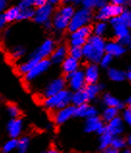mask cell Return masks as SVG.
I'll return each instance as SVG.
<instances>
[{"label":"cell","instance_id":"obj_19","mask_svg":"<svg viewBox=\"0 0 131 153\" xmlns=\"http://www.w3.org/2000/svg\"><path fill=\"white\" fill-rule=\"evenodd\" d=\"M40 59L36 58V57H34L32 55L29 56V58L24 61L23 63L19 64V65H17V68H16V71L19 72V74H21V75H25L26 73H28L31 69L36 65L39 62H40Z\"/></svg>","mask_w":131,"mask_h":153},{"label":"cell","instance_id":"obj_29","mask_svg":"<svg viewBox=\"0 0 131 153\" xmlns=\"http://www.w3.org/2000/svg\"><path fill=\"white\" fill-rule=\"evenodd\" d=\"M108 30V24L106 23V21H101L98 20V22L93 26V33L98 36L103 37L106 34Z\"/></svg>","mask_w":131,"mask_h":153},{"label":"cell","instance_id":"obj_53","mask_svg":"<svg viewBox=\"0 0 131 153\" xmlns=\"http://www.w3.org/2000/svg\"><path fill=\"white\" fill-rule=\"evenodd\" d=\"M125 103H126V105H127V107L131 108V94L127 97V99H126V102Z\"/></svg>","mask_w":131,"mask_h":153},{"label":"cell","instance_id":"obj_9","mask_svg":"<svg viewBox=\"0 0 131 153\" xmlns=\"http://www.w3.org/2000/svg\"><path fill=\"white\" fill-rule=\"evenodd\" d=\"M50 59H42L39 62L35 67L30 71L28 73H26L24 75V80L28 83H31L35 81L38 77L42 76L43 73H45L49 69L51 65Z\"/></svg>","mask_w":131,"mask_h":153},{"label":"cell","instance_id":"obj_31","mask_svg":"<svg viewBox=\"0 0 131 153\" xmlns=\"http://www.w3.org/2000/svg\"><path fill=\"white\" fill-rule=\"evenodd\" d=\"M17 143H19V139L11 138L9 141H7L2 146V152L4 153H10L17 149Z\"/></svg>","mask_w":131,"mask_h":153},{"label":"cell","instance_id":"obj_16","mask_svg":"<svg viewBox=\"0 0 131 153\" xmlns=\"http://www.w3.org/2000/svg\"><path fill=\"white\" fill-rule=\"evenodd\" d=\"M85 78L87 84H93V83H98L99 78V68L98 64L89 63L85 67L84 69Z\"/></svg>","mask_w":131,"mask_h":153},{"label":"cell","instance_id":"obj_24","mask_svg":"<svg viewBox=\"0 0 131 153\" xmlns=\"http://www.w3.org/2000/svg\"><path fill=\"white\" fill-rule=\"evenodd\" d=\"M19 13H20V8L19 6H13L6 9L3 12V16L6 19L7 22H13V21L19 20Z\"/></svg>","mask_w":131,"mask_h":153},{"label":"cell","instance_id":"obj_43","mask_svg":"<svg viewBox=\"0 0 131 153\" xmlns=\"http://www.w3.org/2000/svg\"><path fill=\"white\" fill-rule=\"evenodd\" d=\"M95 116H98V109L95 108V106H92V105H89V109H88V113H87V117H95Z\"/></svg>","mask_w":131,"mask_h":153},{"label":"cell","instance_id":"obj_45","mask_svg":"<svg viewBox=\"0 0 131 153\" xmlns=\"http://www.w3.org/2000/svg\"><path fill=\"white\" fill-rule=\"evenodd\" d=\"M33 3H34V6L37 8V7L45 5L46 3H48V0H33Z\"/></svg>","mask_w":131,"mask_h":153},{"label":"cell","instance_id":"obj_14","mask_svg":"<svg viewBox=\"0 0 131 153\" xmlns=\"http://www.w3.org/2000/svg\"><path fill=\"white\" fill-rule=\"evenodd\" d=\"M126 51L125 45H123L118 40L109 41L105 45V53L112 55L113 57H121L123 56Z\"/></svg>","mask_w":131,"mask_h":153},{"label":"cell","instance_id":"obj_32","mask_svg":"<svg viewBox=\"0 0 131 153\" xmlns=\"http://www.w3.org/2000/svg\"><path fill=\"white\" fill-rule=\"evenodd\" d=\"M30 145V138L27 136H22L19 139L17 143V151L19 153H25L28 150V147Z\"/></svg>","mask_w":131,"mask_h":153},{"label":"cell","instance_id":"obj_5","mask_svg":"<svg viewBox=\"0 0 131 153\" xmlns=\"http://www.w3.org/2000/svg\"><path fill=\"white\" fill-rule=\"evenodd\" d=\"M93 11L89 10L86 8H80L75 11L73 16L71 17V22H69L68 31L69 33L76 31L77 29H79L85 25H88L92 20H93Z\"/></svg>","mask_w":131,"mask_h":153},{"label":"cell","instance_id":"obj_48","mask_svg":"<svg viewBox=\"0 0 131 153\" xmlns=\"http://www.w3.org/2000/svg\"><path fill=\"white\" fill-rule=\"evenodd\" d=\"M107 4V0H97V10L102 8Z\"/></svg>","mask_w":131,"mask_h":153},{"label":"cell","instance_id":"obj_41","mask_svg":"<svg viewBox=\"0 0 131 153\" xmlns=\"http://www.w3.org/2000/svg\"><path fill=\"white\" fill-rule=\"evenodd\" d=\"M81 5L83 8L89 9V10H95L97 9V0H83Z\"/></svg>","mask_w":131,"mask_h":153},{"label":"cell","instance_id":"obj_55","mask_svg":"<svg viewBox=\"0 0 131 153\" xmlns=\"http://www.w3.org/2000/svg\"><path fill=\"white\" fill-rule=\"evenodd\" d=\"M126 141H127V145H129L131 146V134L127 137V140H126Z\"/></svg>","mask_w":131,"mask_h":153},{"label":"cell","instance_id":"obj_7","mask_svg":"<svg viewBox=\"0 0 131 153\" xmlns=\"http://www.w3.org/2000/svg\"><path fill=\"white\" fill-rule=\"evenodd\" d=\"M66 80H67L68 89L71 91L84 89L87 85L84 71H80V69L71 73L66 74Z\"/></svg>","mask_w":131,"mask_h":153},{"label":"cell","instance_id":"obj_1","mask_svg":"<svg viewBox=\"0 0 131 153\" xmlns=\"http://www.w3.org/2000/svg\"><path fill=\"white\" fill-rule=\"evenodd\" d=\"M106 42L101 36L93 34L83 46L84 58L88 63L99 64L102 56L105 54Z\"/></svg>","mask_w":131,"mask_h":153},{"label":"cell","instance_id":"obj_8","mask_svg":"<svg viewBox=\"0 0 131 153\" xmlns=\"http://www.w3.org/2000/svg\"><path fill=\"white\" fill-rule=\"evenodd\" d=\"M66 86H67L66 77L65 78L64 77H56L54 79H52L49 83H47L45 88H43L42 94V99L60 93L61 91L66 89Z\"/></svg>","mask_w":131,"mask_h":153},{"label":"cell","instance_id":"obj_33","mask_svg":"<svg viewBox=\"0 0 131 153\" xmlns=\"http://www.w3.org/2000/svg\"><path fill=\"white\" fill-rule=\"evenodd\" d=\"M126 143H127V141L124 140V138H121L120 136H114L112 140V143H111V146L113 147L117 148L118 150H124L125 146H126Z\"/></svg>","mask_w":131,"mask_h":153},{"label":"cell","instance_id":"obj_15","mask_svg":"<svg viewBox=\"0 0 131 153\" xmlns=\"http://www.w3.org/2000/svg\"><path fill=\"white\" fill-rule=\"evenodd\" d=\"M106 127L108 132H110L113 136H120L124 131V121L123 117H120L118 116L114 120L107 122Z\"/></svg>","mask_w":131,"mask_h":153},{"label":"cell","instance_id":"obj_3","mask_svg":"<svg viewBox=\"0 0 131 153\" xmlns=\"http://www.w3.org/2000/svg\"><path fill=\"white\" fill-rule=\"evenodd\" d=\"M71 94L72 91L71 90L65 89L54 95L43 98L42 105L49 111H57L59 109H62L71 104Z\"/></svg>","mask_w":131,"mask_h":153},{"label":"cell","instance_id":"obj_22","mask_svg":"<svg viewBox=\"0 0 131 153\" xmlns=\"http://www.w3.org/2000/svg\"><path fill=\"white\" fill-rule=\"evenodd\" d=\"M89 101H90V99L88 97V94H87L85 89L72 91L71 104H73L74 106H79V105L85 104V103L89 102Z\"/></svg>","mask_w":131,"mask_h":153},{"label":"cell","instance_id":"obj_58","mask_svg":"<svg viewBox=\"0 0 131 153\" xmlns=\"http://www.w3.org/2000/svg\"><path fill=\"white\" fill-rule=\"evenodd\" d=\"M124 153H131V149H126V148H124Z\"/></svg>","mask_w":131,"mask_h":153},{"label":"cell","instance_id":"obj_4","mask_svg":"<svg viewBox=\"0 0 131 153\" xmlns=\"http://www.w3.org/2000/svg\"><path fill=\"white\" fill-rule=\"evenodd\" d=\"M109 22H110L113 33H114V36L117 40L125 46H127L131 42V35L129 33L130 28L128 27V25L124 22L121 16L113 17L109 20Z\"/></svg>","mask_w":131,"mask_h":153},{"label":"cell","instance_id":"obj_18","mask_svg":"<svg viewBox=\"0 0 131 153\" xmlns=\"http://www.w3.org/2000/svg\"><path fill=\"white\" fill-rule=\"evenodd\" d=\"M68 56V48L66 45H59L55 47L50 56V61L54 65H61Z\"/></svg>","mask_w":131,"mask_h":153},{"label":"cell","instance_id":"obj_44","mask_svg":"<svg viewBox=\"0 0 131 153\" xmlns=\"http://www.w3.org/2000/svg\"><path fill=\"white\" fill-rule=\"evenodd\" d=\"M19 6L20 9L33 7V6H34L33 0H20V2H19ZM34 7H35V6H34Z\"/></svg>","mask_w":131,"mask_h":153},{"label":"cell","instance_id":"obj_28","mask_svg":"<svg viewBox=\"0 0 131 153\" xmlns=\"http://www.w3.org/2000/svg\"><path fill=\"white\" fill-rule=\"evenodd\" d=\"M114 138V136L110 132H105L101 135H99V140H98V148L100 150H104L106 148L111 146L112 140Z\"/></svg>","mask_w":131,"mask_h":153},{"label":"cell","instance_id":"obj_40","mask_svg":"<svg viewBox=\"0 0 131 153\" xmlns=\"http://www.w3.org/2000/svg\"><path fill=\"white\" fill-rule=\"evenodd\" d=\"M121 117H123L124 123L126 125H128L129 127H131V108L127 107V108H125L124 110H123Z\"/></svg>","mask_w":131,"mask_h":153},{"label":"cell","instance_id":"obj_38","mask_svg":"<svg viewBox=\"0 0 131 153\" xmlns=\"http://www.w3.org/2000/svg\"><path fill=\"white\" fill-rule=\"evenodd\" d=\"M113 58H114V57H113L112 55L105 53L102 56V58H101V60H100V62H99L100 67L104 68H110L111 64H112V62H113Z\"/></svg>","mask_w":131,"mask_h":153},{"label":"cell","instance_id":"obj_49","mask_svg":"<svg viewBox=\"0 0 131 153\" xmlns=\"http://www.w3.org/2000/svg\"><path fill=\"white\" fill-rule=\"evenodd\" d=\"M104 152H106V153H117V152H119V150L117 149V148L115 147H113L112 146H109L106 149H104L103 150Z\"/></svg>","mask_w":131,"mask_h":153},{"label":"cell","instance_id":"obj_37","mask_svg":"<svg viewBox=\"0 0 131 153\" xmlns=\"http://www.w3.org/2000/svg\"><path fill=\"white\" fill-rule=\"evenodd\" d=\"M7 113L11 117H19L20 116V110L19 107L12 103L7 105Z\"/></svg>","mask_w":131,"mask_h":153},{"label":"cell","instance_id":"obj_36","mask_svg":"<svg viewBox=\"0 0 131 153\" xmlns=\"http://www.w3.org/2000/svg\"><path fill=\"white\" fill-rule=\"evenodd\" d=\"M88 109H89V104L85 103L79 105V106H76V110H75V117H87V113H88Z\"/></svg>","mask_w":131,"mask_h":153},{"label":"cell","instance_id":"obj_52","mask_svg":"<svg viewBox=\"0 0 131 153\" xmlns=\"http://www.w3.org/2000/svg\"><path fill=\"white\" fill-rule=\"evenodd\" d=\"M60 2H62L61 0H48V3L52 4V5H57Z\"/></svg>","mask_w":131,"mask_h":153},{"label":"cell","instance_id":"obj_17","mask_svg":"<svg viewBox=\"0 0 131 153\" xmlns=\"http://www.w3.org/2000/svg\"><path fill=\"white\" fill-rule=\"evenodd\" d=\"M103 122L102 117H99L98 116L88 117L84 123V131L86 133H97L98 130L104 125Z\"/></svg>","mask_w":131,"mask_h":153},{"label":"cell","instance_id":"obj_57","mask_svg":"<svg viewBox=\"0 0 131 153\" xmlns=\"http://www.w3.org/2000/svg\"><path fill=\"white\" fill-rule=\"evenodd\" d=\"M47 152H50V153H57L58 150H56V149H49V150H47Z\"/></svg>","mask_w":131,"mask_h":153},{"label":"cell","instance_id":"obj_56","mask_svg":"<svg viewBox=\"0 0 131 153\" xmlns=\"http://www.w3.org/2000/svg\"><path fill=\"white\" fill-rule=\"evenodd\" d=\"M64 4H68V3H71V0H61Z\"/></svg>","mask_w":131,"mask_h":153},{"label":"cell","instance_id":"obj_27","mask_svg":"<svg viewBox=\"0 0 131 153\" xmlns=\"http://www.w3.org/2000/svg\"><path fill=\"white\" fill-rule=\"evenodd\" d=\"M119 109L115 108V107H105V109L102 112L101 117L104 122H109L111 121L112 120H114L116 117L119 116Z\"/></svg>","mask_w":131,"mask_h":153},{"label":"cell","instance_id":"obj_23","mask_svg":"<svg viewBox=\"0 0 131 153\" xmlns=\"http://www.w3.org/2000/svg\"><path fill=\"white\" fill-rule=\"evenodd\" d=\"M107 76L113 82H123L126 80V72L116 68H109Z\"/></svg>","mask_w":131,"mask_h":153},{"label":"cell","instance_id":"obj_12","mask_svg":"<svg viewBox=\"0 0 131 153\" xmlns=\"http://www.w3.org/2000/svg\"><path fill=\"white\" fill-rule=\"evenodd\" d=\"M55 42L51 39H46L45 40L41 45H39L36 49H35L31 55L36 57V58L42 60V59H47L50 58V56L52 54V52L55 49Z\"/></svg>","mask_w":131,"mask_h":153},{"label":"cell","instance_id":"obj_13","mask_svg":"<svg viewBox=\"0 0 131 153\" xmlns=\"http://www.w3.org/2000/svg\"><path fill=\"white\" fill-rule=\"evenodd\" d=\"M23 128V122L19 117H12L7 123V133L10 138L19 139Z\"/></svg>","mask_w":131,"mask_h":153},{"label":"cell","instance_id":"obj_60","mask_svg":"<svg viewBox=\"0 0 131 153\" xmlns=\"http://www.w3.org/2000/svg\"><path fill=\"white\" fill-rule=\"evenodd\" d=\"M127 5L131 8V0H129V2H128V4H127Z\"/></svg>","mask_w":131,"mask_h":153},{"label":"cell","instance_id":"obj_34","mask_svg":"<svg viewBox=\"0 0 131 153\" xmlns=\"http://www.w3.org/2000/svg\"><path fill=\"white\" fill-rule=\"evenodd\" d=\"M25 52H26V50L22 45H16L11 49L10 56L14 60H17V59L21 58V57H23L25 55Z\"/></svg>","mask_w":131,"mask_h":153},{"label":"cell","instance_id":"obj_10","mask_svg":"<svg viewBox=\"0 0 131 153\" xmlns=\"http://www.w3.org/2000/svg\"><path fill=\"white\" fill-rule=\"evenodd\" d=\"M54 5L50 3H46L45 5L37 7L33 20L39 25H43L47 21L52 19L54 15Z\"/></svg>","mask_w":131,"mask_h":153},{"label":"cell","instance_id":"obj_51","mask_svg":"<svg viewBox=\"0 0 131 153\" xmlns=\"http://www.w3.org/2000/svg\"><path fill=\"white\" fill-rule=\"evenodd\" d=\"M126 80L131 84V68H129L128 71H126Z\"/></svg>","mask_w":131,"mask_h":153},{"label":"cell","instance_id":"obj_30","mask_svg":"<svg viewBox=\"0 0 131 153\" xmlns=\"http://www.w3.org/2000/svg\"><path fill=\"white\" fill-rule=\"evenodd\" d=\"M35 12H36V9H34V6L33 7H29V8L20 9L19 20L33 19H34V16H35Z\"/></svg>","mask_w":131,"mask_h":153},{"label":"cell","instance_id":"obj_11","mask_svg":"<svg viewBox=\"0 0 131 153\" xmlns=\"http://www.w3.org/2000/svg\"><path fill=\"white\" fill-rule=\"evenodd\" d=\"M75 110H76V106H74L73 104H69L62 109L54 111L53 121L55 122V124L62 125L66 123L68 120L74 117H75Z\"/></svg>","mask_w":131,"mask_h":153},{"label":"cell","instance_id":"obj_59","mask_svg":"<svg viewBox=\"0 0 131 153\" xmlns=\"http://www.w3.org/2000/svg\"><path fill=\"white\" fill-rule=\"evenodd\" d=\"M127 48H128L129 50H131V42H129V45H127Z\"/></svg>","mask_w":131,"mask_h":153},{"label":"cell","instance_id":"obj_26","mask_svg":"<svg viewBox=\"0 0 131 153\" xmlns=\"http://www.w3.org/2000/svg\"><path fill=\"white\" fill-rule=\"evenodd\" d=\"M93 26L91 25H85L83 27L77 29L76 31L71 32V37H74V38H82V39H88L93 35Z\"/></svg>","mask_w":131,"mask_h":153},{"label":"cell","instance_id":"obj_46","mask_svg":"<svg viewBox=\"0 0 131 153\" xmlns=\"http://www.w3.org/2000/svg\"><path fill=\"white\" fill-rule=\"evenodd\" d=\"M111 1H112V3H114V4L124 6V5H126V4H128L129 0H111Z\"/></svg>","mask_w":131,"mask_h":153},{"label":"cell","instance_id":"obj_20","mask_svg":"<svg viewBox=\"0 0 131 153\" xmlns=\"http://www.w3.org/2000/svg\"><path fill=\"white\" fill-rule=\"evenodd\" d=\"M61 65H62V71L65 74L71 73L79 69V60L68 55Z\"/></svg>","mask_w":131,"mask_h":153},{"label":"cell","instance_id":"obj_50","mask_svg":"<svg viewBox=\"0 0 131 153\" xmlns=\"http://www.w3.org/2000/svg\"><path fill=\"white\" fill-rule=\"evenodd\" d=\"M7 23H8L7 20H6V19L4 17V16L2 14L1 16H0V28H4Z\"/></svg>","mask_w":131,"mask_h":153},{"label":"cell","instance_id":"obj_47","mask_svg":"<svg viewBox=\"0 0 131 153\" xmlns=\"http://www.w3.org/2000/svg\"><path fill=\"white\" fill-rule=\"evenodd\" d=\"M8 6V0H0V10L4 12L7 9Z\"/></svg>","mask_w":131,"mask_h":153},{"label":"cell","instance_id":"obj_25","mask_svg":"<svg viewBox=\"0 0 131 153\" xmlns=\"http://www.w3.org/2000/svg\"><path fill=\"white\" fill-rule=\"evenodd\" d=\"M84 89L86 91L87 94H88V97L91 101V100H94L97 98L99 93L102 91L103 86L100 84H98V83H93V84H87Z\"/></svg>","mask_w":131,"mask_h":153},{"label":"cell","instance_id":"obj_2","mask_svg":"<svg viewBox=\"0 0 131 153\" xmlns=\"http://www.w3.org/2000/svg\"><path fill=\"white\" fill-rule=\"evenodd\" d=\"M74 13H75V9L69 3L64 4L59 8V10L54 13L51 20L53 24V29L56 32H64L65 30H68Z\"/></svg>","mask_w":131,"mask_h":153},{"label":"cell","instance_id":"obj_42","mask_svg":"<svg viewBox=\"0 0 131 153\" xmlns=\"http://www.w3.org/2000/svg\"><path fill=\"white\" fill-rule=\"evenodd\" d=\"M121 17L124 19V21L128 25V27L131 28V10L128 9H124L123 14L121 15Z\"/></svg>","mask_w":131,"mask_h":153},{"label":"cell","instance_id":"obj_6","mask_svg":"<svg viewBox=\"0 0 131 153\" xmlns=\"http://www.w3.org/2000/svg\"><path fill=\"white\" fill-rule=\"evenodd\" d=\"M124 11V6L118 5L114 3H107L105 6L98 9L95 15V19L97 20L108 21L115 16H119Z\"/></svg>","mask_w":131,"mask_h":153},{"label":"cell","instance_id":"obj_21","mask_svg":"<svg viewBox=\"0 0 131 153\" xmlns=\"http://www.w3.org/2000/svg\"><path fill=\"white\" fill-rule=\"evenodd\" d=\"M102 102L107 107H115L119 110H123L124 108V103L111 94H104L102 97Z\"/></svg>","mask_w":131,"mask_h":153},{"label":"cell","instance_id":"obj_54","mask_svg":"<svg viewBox=\"0 0 131 153\" xmlns=\"http://www.w3.org/2000/svg\"><path fill=\"white\" fill-rule=\"evenodd\" d=\"M82 1L83 0H71V3H73V4H81L82 3Z\"/></svg>","mask_w":131,"mask_h":153},{"label":"cell","instance_id":"obj_39","mask_svg":"<svg viewBox=\"0 0 131 153\" xmlns=\"http://www.w3.org/2000/svg\"><path fill=\"white\" fill-rule=\"evenodd\" d=\"M86 39H82V38H74V37H71L69 38V45L71 46H80L83 47L84 45L87 42Z\"/></svg>","mask_w":131,"mask_h":153},{"label":"cell","instance_id":"obj_35","mask_svg":"<svg viewBox=\"0 0 131 153\" xmlns=\"http://www.w3.org/2000/svg\"><path fill=\"white\" fill-rule=\"evenodd\" d=\"M68 55L73 57V58L81 60L84 58V54H83V47L80 46H69L68 48Z\"/></svg>","mask_w":131,"mask_h":153}]
</instances>
